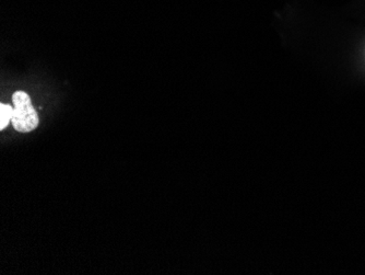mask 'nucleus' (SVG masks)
<instances>
[{
  "mask_svg": "<svg viewBox=\"0 0 365 275\" xmlns=\"http://www.w3.org/2000/svg\"><path fill=\"white\" fill-rule=\"evenodd\" d=\"M14 116L12 126L20 133H30L40 124L38 112L33 106L32 100L26 92L19 90L12 96Z\"/></svg>",
  "mask_w": 365,
  "mask_h": 275,
  "instance_id": "1",
  "label": "nucleus"
},
{
  "mask_svg": "<svg viewBox=\"0 0 365 275\" xmlns=\"http://www.w3.org/2000/svg\"><path fill=\"white\" fill-rule=\"evenodd\" d=\"M14 111V106H9V104H0V129L1 131L5 129L11 122Z\"/></svg>",
  "mask_w": 365,
  "mask_h": 275,
  "instance_id": "2",
  "label": "nucleus"
}]
</instances>
